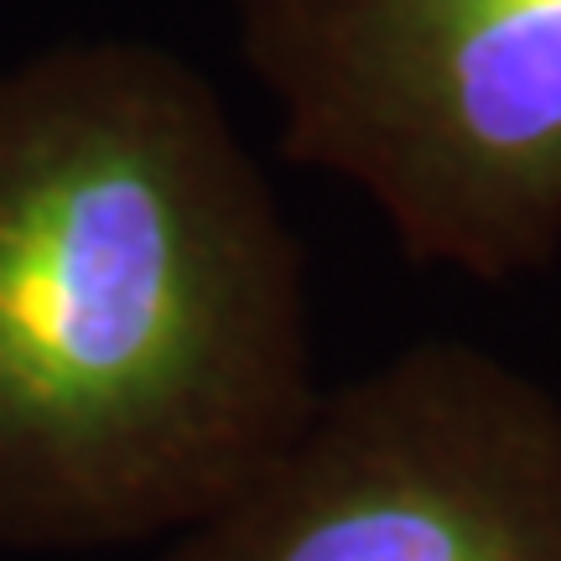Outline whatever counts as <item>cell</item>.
<instances>
[{
  "label": "cell",
  "instance_id": "cell-1",
  "mask_svg": "<svg viewBox=\"0 0 561 561\" xmlns=\"http://www.w3.org/2000/svg\"><path fill=\"white\" fill-rule=\"evenodd\" d=\"M301 250L151 42L0 73V536L203 520L312 416Z\"/></svg>",
  "mask_w": 561,
  "mask_h": 561
},
{
  "label": "cell",
  "instance_id": "cell-3",
  "mask_svg": "<svg viewBox=\"0 0 561 561\" xmlns=\"http://www.w3.org/2000/svg\"><path fill=\"white\" fill-rule=\"evenodd\" d=\"M172 561H561V405L421 343L312 405Z\"/></svg>",
  "mask_w": 561,
  "mask_h": 561
},
{
  "label": "cell",
  "instance_id": "cell-2",
  "mask_svg": "<svg viewBox=\"0 0 561 561\" xmlns=\"http://www.w3.org/2000/svg\"><path fill=\"white\" fill-rule=\"evenodd\" d=\"M280 151L359 182L416 265L561 244V0H240Z\"/></svg>",
  "mask_w": 561,
  "mask_h": 561
}]
</instances>
